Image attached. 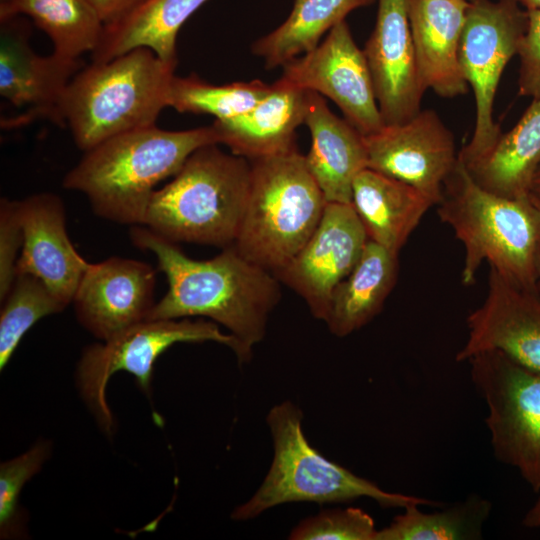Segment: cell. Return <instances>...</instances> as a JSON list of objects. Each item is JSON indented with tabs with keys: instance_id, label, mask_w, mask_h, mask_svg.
<instances>
[{
	"instance_id": "d4e9b609",
	"label": "cell",
	"mask_w": 540,
	"mask_h": 540,
	"mask_svg": "<svg viewBox=\"0 0 540 540\" xmlns=\"http://www.w3.org/2000/svg\"><path fill=\"white\" fill-rule=\"evenodd\" d=\"M207 0H146L118 22L104 26L93 62L108 61L136 48H148L177 64L176 38L186 20Z\"/></svg>"
},
{
	"instance_id": "d6986e66",
	"label": "cell",
	"mask_w": 540,
	"mask_h": 540,
	"mask_svg": "<svg viewBox=\"0 0 540 540\" xmlns=\"http://www.w3.org/2000/svg\"><path fill=\"white\" fill-rule=\"evenodd\" d=\"M470 0H411L410 26L419 75L425 89L444 98L467 93L459 58Z\"/></svg>"
},
{
	"instance_id": "52a82bcc",
	"label": "cell",
	"mask_w": 540,
	"mask_h": 540,
	"mask_svg": "<svg viewBox=\"0 0 540 540\" xmlns=\"http://www.w3.org/2000/svg\"><path fill=\"white\" fill-rule=\"evenodd\" d=\"M250 164L249 198L233 246L275 274L310 238L327 201L297 147Z\"/></svg>"
},
{
	"instance_id": "2e32d148",
	"label": "cell",
	"mask_w": 540,
	"mask_h": 540,
	"mask_svg": "<svg viewBox=\"0 0 540 540\" xmlns=\"http://www.w3.org/2000/svg\"><path fill=\"white\" fill-rule=\"evenodd\" d=\"M410 2L378 0L376 23L363 49L384 125L417 114L426 91L416 62Z\"/></svg>"
},
{
	"instance_id": "f1b7e54d",
	"label": "cell",
	"mask_w": 540,
	"mask_h": 540,
	"mask_svg": "<svg viewBox=\"0 0 540 540\" xmlns=\"http://www.w3.org/2000/svg\"><path fill=\"white\" fill-rule=\"evenodd\" d=\"M271 84L260 80L216 85L197 75L174 76L168 107L181 113L208 114L217 121L235 118L264 98Z\"/></svg>"
},
{
	"instance_id": "d6a6232c",
	"label": "cell",
	"mask_w": 540,
	"mask_h": 540,
	"mask_svg": "<svg viewBox=\"0 0 540 540\" xmlns=\"http://www.w3.org/2000/svg\"><path fill=\"white\" fill-rule=\"evenodd\" d=\"M24 236L18 200H0V300L8 294L17 275L16 267Z\"/></svg>"
},
{
	"instance_id": "4dcf8cb0",
	"label": "cell",
	"mask_w": 540,
	"mask_h": 540,
	"mask_svg": "<svg viewBox=\"0 0 540 540\" xmlns=\"http://www.w3.org/2000/svg\"><path fill=\"white\" fill-rule=\"evenodd\" d=\"M51 445L39 441L25 453L0 466V536L2 539L26 535V513L19 497L24 484L35 475L49 458Z\"/></svg>"
},
{
	"instance_id": "d590c367",
	"label": "cell",
	"mask_w": 540,
	"mask_h": 540,
	"mask_svg": "<svg viewBox=\"0 0 540 540\" xmlns=\"http://www.w3.org/2000/svg\"><path fill=\"white\" fill-rule=\"evenodd\" d=\"M522 524L530 529L540 528V495L526 511L522 519Z\"/></svg>"
},
{
	"instance_id": "1f68e13d",
	"label": "cell",
	"mask_w": 540,
	"mask_h": 540,
	"mask_svg": "<svg viewBox=\"0 0 540 540\" xmlns=\"http://www.w3.org/2000/svg\"><path fill=\"white\" fill-rule=\"evenodd\" d=\"M373 518L359 508L331 509L306 518L289 535L293 540H376Z\"/></svg>"
},
{
	"instance_id": "5b68a950",
	"label": "cell",
	"mask_w": 540,
	"mask_h": 540,
	"mask_svg": "<svg viewBox=\"0 0 540 540\" xmlns=\"http://www.w3.org/2000/svg\"><path fill=\"white\" fill-rule=\"evenodd\" d=\"M210 144L194 151L155 190L144 225L173 242L226 248L235 243L251 185L250 161Z\"/></svg>"
},
{
	"instance_id": "7402d4cb",
	"label": "cell",
	"mask_w": 540,
	"mask_h": 540,
	"mask_svg": "<svg viewBox=\"0 0 540 540\" xmlns=\"http://www.w3.org/2000/svg\"><path fill=\"white\" fill-rule=\"evenodd\" d=\"M351 203L368 239L396 255L435 206L411 185L369 168L355 177Z\"/></svg>"
},
{
	"instance_id": "f35d334b",
	"label": "cell",
	"mask_w": 540,
	"mask_h": 540,
	"mask_svg": "<svg viewBox=\"0 0 540 540\" xmlns=\"http://www.w3.org/2000/svg\"><path fill=\"white\" fill-rule=\"evenodd\" d=\"M530 197H531V199H532L533 203L535 204V206L537 207V209H538V212H539V214H540V201H539V200H537L536 198H534V197H533V196H531V195H530Z\"/></svg>"
},
{
	"instance_id": "e575fe53",
	"label": "cell",
	"mask_w": 540,
	"mask_h": 540,
	"mask_svg": "<svg viewBox=\"0 0 540 540\" xmlns=\"http://www.w3.org/2000/svg\"><path fill=\"white\" fill-rule=\"evenodd\" d=\"M95 9L104 26L114 24L127 16L146 0H87Z\"/></svg>"
},
{
	"instance_id": "44dd1931",
	"label": "cell",
	"mask_w": 540,
	"mask_h": 540,
	"mask_svg": "<svg viewBox=\"0 0 540 540\" xmlns=\"http://www.w3.org/2000/svg\"><path fill=\"white\" fill-rule=\"evenodd\" d=\"M304 124L311 135L306 166L326 201L351 203L354 179L367 168L364 136L336 116L316 92L309 91Z\"/></svg>"
},
{
	"instance_id": "7a4b0ae2",
	"label": "cell",
	"mask_w": 540,
	"mask_h": 540,
	"mask_svg": "<svg viewBox=\"0 0 540 540\" xmlns=\"http://www.w3.org/2000/svg\"><path fill=\"white\" fill-rule=\"evenodd\" d=\"M220 144L213 125L171 131L156 125L126 132L85 152L63 187L83 193L93 212L118 224L144 225L156 185L197 149Z\"/></svg>"
},
{
	"instance_id": "8992f818",
	"label": "cell",
	"mask_w": 540,
	"mask_h": 540,
	"mask_svg": "<svg viewBox=\"0 0 540 540\" xmlns=\"http://www.w3.org/2000/svg\"><path fill=\"white\" fill-rule=\"evenodd\" d=\"M302 418V411L291 401L270 409L267 423L274 445L272 464L253 496L232 511L233 520H250L274 506L299 501L323 504L366 497L383 507L438 506L419 496L385 491L326 459L306 439Z\"/></svg>"
},
{
	"instance_id": "ffe728a7",
	"label": "cell",
	"mask_w": 540,
	"mask_h": 540,
	"mask_svg": "<svg viewBox=\"0 0 540 540\" xmlns=\"http://www.w3.org/2000/svg\"><path fill=\"white\" fill-rule=\"evenodd\" d=\"M309 91L281 79L268 94L245 113L213 122L220 144L249 161L296 148V129L304 124Z\"/></svg>"
},
{
	"instance_id": "8d00e7d4",
	"label": "cell",
	"mask_w": 540,
	"mask_h": 540,
	"mask_svg": "<svg viewBox=\"0 0 540 540\" xmlns=\"http://www.w3.org/2000/svg\"><path fill=\"white\" fill-rule=\"evenodd\" d=\"M530 195L540 201V166L533 178Z\"/></svg>"
},
{
	"instance_id": "6da1fadb",
	"label": "cell",
	"mask_w": 540,
	"mask_h": 540,
	"mask_svg": "<svg viewBox=\"0 0 540 540\" xmlns=\"http://www.w3.org/2000/svg\"><path fill=\"white\" fill-rule=\"evenodd\" d=\"M133 245L150 251L168 281L167 293L147 320L209 318L221 324L252 355L263 340L270 313L281 297L280 281L233 245L208 260H194L176 243L145 226H133Z\"/></svg>"
},
{
	"instance_id": "836d02e7",
	"label": "cell",
	"mask_w": 540,
	"mask_h": 540,
	"mask_svg": "<svg viewBox=\"0 0 540 540\" xmlns=\"http://www.w3.org/2000/svg\"><path fill=\"white\" fill-rule=\"evenodd\" d=\"M519 93L540 98V10H527V26L519 43Z\"/></svg>"
},
{
	"instance_id": "9c48e42d",
	"label": "cell",
	"mask_w": 540,
	"mask_h": 540,
	"mask_svg": "<svg viewBox=\"0 0 540 540\" xmlns=\"http://www.w3.org/2000/svg\"><path fill=\"white\" fill-rule=\"evenodd\" d=\"M470 376L487 407L494 456L540 492V370L500 351L470 358Z\"/></svg>"
},
{
	"instance_id": "9a60e30c",
	"label": "cell",
	"mask_w": 540,
	"mask_h": 540,
	"mask_svg": "<svg viewBox=\"0 0 540 540\" xmlns=\"http://www.w3.org/2000/svg\"><path fill=\"white\" fill-rule=\"evenodd\" d=\"M468 335L457 362L500 351L516 362L540 370V286L519 287L490 270L487 295L466 319Z\"/></svg>"
},
{
	"instance_id": "277c9868",
	"label": "cell",
	"mask_w": 540,
	"mask_h": 540,
	"mask_svg": "<svg viewBox=\"0 0 540 540\" xmlns=\"http://www.w3.org/2000/svg\"><path fill=\"white\" fill-rule=\"evenodd\" d=\"M175 67L143 47L108 61H92L67 87L62 126L86 152L114 136L156 125L168 107Z\"/></svg>"
},
{
	"instance_id": "ac0fdd59",
	"label": "cell",
	"mask_w": 540,
	"mask_h": 540,
	"mask_svg": "<svg viewBox=\"0 0 540 540\" xmlns=\"http://www.w3.org/2000/svg\"><path fill=\"white\" fill-rule=\"evenodd\" d=\"M23 246L17 274L42 280L65 305L72 303L90 262L75 249L66 229V213L59 196L38 193L18 200Z\"/></svg>"
},
{
	"instance_id": "ab89813d",
	"label": "cell",
	"mask_w": 540,
	"mask_h": 540,
	"mask_svg": "<svg viewBox=\"0 0 540 540\" xmlns=\"http://www.w3.org/2000/svg\"><path fill=\"white\" fill-rule=\"evenodd\" d=\"M2 1H5V0H0V2H2Z\"/></svg>"
},
{
	"instance_id": "484cf974",
	"label": "cell",
	"mask_w": 540,
	"mask_h": 540,
	"mask_svg": "<svg viewBox=\"0 0 540 540\" xmlns=\"http://www.w3.org/2000/svg\"><path fill=\"white\" fill-rule=\"evenodd\" d=\"M375 0H294L287 19L256 40L252 53L263 59L266 69L282 67L314 49L322 36L344 21L353 10Z\"/></svg>"
},
{
	"instance_id": "74e56055",
	"label": "cell",
	"mask_w": 540,
	"mask_h": 540,
	"mask_svg": "<svg viewBox=\"0 0 540 540\" xmlns=\"http://www.w3.org/2000/svg\"><path fill=\"white\" fill-rule=\"evenodd\" d=\"M526 10H540V0H517Z\"/></svg>"
},
{
	"instance_id": "5bb4252c",
	"label": "cell",
	"mask_w": 540,
	"mask_h": 540,
	"mask_svg": "<svg viewBox=\"0 0 540 540\" xmlns=\"http://www.w3.org/2000/svg\"><path fill=\"white\" fill-rule=\"evenodd\" d=\"M368 240L352 203L327 202L310 238L274 275L323 321L334 289L355 267Z\"/></svg>"
},
{
	"instance_id": "cb8c5ba5",
	"label": "cell",
	"mask_w": 540,
	"mask_h": 540,
	"mask_svg": "<svg viewBox=\"0 0 540 540\" xmlns=\"http://www.w3.org/2000/svg\"><path fill=\"white\" fill-rule=\"evenodd\" d=\"M539 166L540 98L533 99L518 123L501 133L485 155L465 168L483 189L506 198H522L530 195Z\"/></svg>"
},
{
	"instance_id": "83f0119b",
	"label": "cell",
	"mask_w": 540,
	"mask_h": 540,
	"mask_svg": "<svg viewBox=\"0 0 540 540\" xmlns=\"http://www.w3.org/2000/svg\"><path fill=\"white\" fill-rule=\"evenodd\" d=\"M420 505H409L385 528L376 540H470L479 539L491 503L480 496H469L443 511L426 513Z\"/></svg>"
},
{
	"instance_id": "ba28073f",
	"label": "cell",
	"mask_w": 540,
	"mask_h": 540,
	"mask_svg": "<svg viewBox=\"0 0 540 540\" xmlns=\"http://www.w3.org/2000/svg\"><path fill=\"white\" fill-rule=\"evenodd\" d=\"M207 341L229 347L240 362L251 358L242 344L230 333H223L217 323L189 318L145 320L85 348L77 366V386L102 430L110 435L115 425L106 399L107 384L114 373L132 374L142 391L149 394L154 363L164 351L176 343Z\"/></svg>"
},
{
	"instance_id": "30bf717a",
	"label": "cell",
	"mask_w": 540,
	"mask_h": 540,
	"mask_svg": "<svg viewBox=\"0 0 540 540\" xmlns=\"http://www.w3.org/2000/svg\"><path fill=\"white\" fill-rule=\"evenodd\" d=\"M527 26V10L517 0H470L462 31L459 58L475 98L476 118L470 141L458 152L469 166L485 155L501 135L493 108L502 73L517 54Z\"/></svg>"
},
{
	"instance_id": "7c38bea8",
	"label": "cell",
	"mask_w": 540,
	"mask_h": 540,
	"mask_svg": "<svg viewBox=\"0 0 540 540\" xmlns=\"http://www.w3.org/2000/svg\"><path fill=\"white\" fill-rule=\"evenodd\" d=\"M18 17L1 20L0 95L9 107L1 115V127L19 128L38 119L62 126L65 92L83 64L80 59L34 52L29 28Z\"/></svg>"
},
{
	"instance_id": "4316f807",
	"label": "cell",
	"mask_w": 540,
	"mask_h": 540,
	"mask_svg": "<svg viewBox=\"0 0 540 540\" xmlns=\"http://www.w3.org/2000/svg\"><path fill=\"white\" fill-rule=\"evenodd\" d=\"M27 16L49 37L53 53L80 59L98 47L104 24L87 0H5L0 2V20Z\"/></svg>"
},
{
	"instance_id": "4fadbf2b",
	"label": "cell",
	"mask_w": 540,
	"mask_h": 540,
	"mask_svg": "<svg viewBox=\"0 0 540 540\" xmlns=\"http://www.w3.org/2000/svg\"><path fill=\"white\" fill-rule=\"evenodd\" d=\"M367 168L411 185L436 206L458 164L453 134L439 115L421 109L409 120L364 136Z\"/></svg>"
},
{
	"instance_id": "3957f363",
	"label": "cell",
	"mask_w": 540,
	"mask_h": 540,
	"mask_svg": "<svg viewBox=\"0 0 540 540\" xmlns=\"http://www.w3.org/2000/svg\"><path fill=\"white\" fill-rule=\"evenodd\" d=\"M465 249L461 280L474 283L483 264L513 284L540 286V214L530 195L506 198L479 186L459 161L436 205Z\"/></svg>"
},
{
	"instance_id": "8fae6325",
	"label": "cell",
	"mask_w": 540,
	"mask_h": 540,
	"mask_svg": "<svg viewBox=\"0 0 540 540\" xmlns=\"http://www.w3.org/2000/svg\"><path fill=\"white\" fill-rule=\"evenodd\" d=\"M282 68L279 79L332 100L344 119L363 136L385 126L365 55L345 20L335 25L314 49Z\"/></svg>"
},
{
	"instance_id": "603a6c76",
	"label": "cell",
	"mask_w": 540,
	"mask_h": 540,
	"mask_svg": "<svg viewBox=\"0 0 540 540\" xmlns=\"http://www.w3.org/2000/svg\"><path fill=\"white\" fill-rule=\"evenodd\" d=\"M398 275V255L368 240L352 271L336 286L324 318L330 332L345 337L380 313Z\"/></svg>"
},
{
	"instance_id": "e0dca14e",
	"label": "cell",
	"mask_w": 540,
	"mask_h": 540,
	"mask_svg": "<svg viewBox=\"0 0 540 540\" xmlns=\"http://www.w3.org/2000/svg\"><path fill=\"white\" fill-rule=\"evenodd\" d=\"M155 269L139 260L110 257L90 263L72 303L79 323L101 341L147 320L155 305Z\"/></svg>"
},
{
	"instance_id": "f546056e",
	"label": "cell",
	"mask_w": 540,
	"mask_h": 540,
	"mask_svg": "<svg viewBox=\"0 0 540 540\" xmlns=\"http://www.w3.org/2000/svg\"><path fill=\"white\" fill-rule=\"evenodd\" d=\"M0 368L6 366L25 333L41 318L63 311L65 306L39 278L17 274L1 301Z\"/></svg>"
}]
</instances>
